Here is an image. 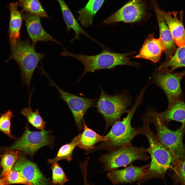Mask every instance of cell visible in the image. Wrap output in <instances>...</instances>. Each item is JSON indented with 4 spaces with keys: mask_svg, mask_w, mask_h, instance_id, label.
Returning <instances> with one entry per match:
<instances>
[{
    "mask_svg": "<svg viewBox=\"0 0 185 185\" xmlns=\"http://www.w3.org/2000/svg\"><path fill=\"white\" fill-rule=\"evenodd\" d=\"M143 121L142 125L139 128L140 133L144 135L148 141L149 147L147 152L150 156L151 161L145 177L137 182L138 185L153 178L164 180L166 173L174 160L170 151L162 144L157 136L151 130L149 123Z\"/></svg>",
    "mask_w": 185,
    "mask_h": 185,
    "instance_id": "1",
    "label": "cell"
},
{
    "mask_svg": "<svg viewBox=\"0 0 185 185\" xmlns=\"http://www.w3.org/2000/svg\"><path fill=\"white\" fill-rule=\"evenodd\" d=\"M145 90L142 89L136 97L134 105L129 109L126 116L121 121L116 122L108 134L106 140L92 150L105 149L109 151L132 145V141L140 134L139 128L133 127L131 122L136 110L143 102Z\"/></svg>",
    "mask_w": 185,
    "mask_h": 185,
    "instance_id": "2",
    "label": "cell"
},
{
    "mask_svg": "<svg viewBox=\"0 0 185 185\" xmlns=\"http://www.w3.org/2000/svg\"><path fill=\"white\" fill-rule=\"evenodd\" d=\"M101 46L103 48L102 51L96 55L75 54L68 51L64 48L63 51L60 52L61 55L75 58L83 65L84 70L79 79L89 72H93L96 70L103 69H112L120 65L137 67L139 66V63L130 60L128 57L130 53H116L104 48L103 45Z\"/></svg>",
    "mask_w": 185,
    "mask_h": 185,
    "instance_id": "3",
    "label": "cell"
},
{
    "mask_svg": "<svg viewBox=\"0 0 185 185\" xmlns=\"http://www.w3.org/2000/svg\"><path fill=\"white\" fill-rule=\"evenodd\" d=\"M158 113L155 109L149 108L146 113L142 115V120L154 124L159 140L170 151L174 159L184 157L185 149L182 138L185 126L182 125L178 130H171L161 121Z\"/></svg>",
    "mask_w": 185,
    "mask_h": 185,
    "instance_id": "4",
    "label": "cell"
},
{
    "mask_svg": "<svg viewBox=\"0 0 185 185\" xmlns=\"http://www.w3.org/2000/svg\"><path fill=\"white\" fill-rule=\"evenodd\" d=\"M35 44H31L29 39L22 40L18 39L15 44H10L11 54L7 60H14L17 63L23 82L26 85L27 89L35 69L45 56L35 51Z\"/></svg>",
    "mask_w": 185,
    "mask_h": 185,
    "instance_id": "5",
    "label": "cell"
},
{
    "mask_svg": "<svg viewBox=\"0 0 185 185\" xmlns=\"http://www.w3.org/2000/svg\"><path fill=\"white\" fill-rule=\"evenodd\" d=\"M101 94L95 105L97 113L104 118L106 127L120 121L122 115L128 111L132 103L131 97L127 90L114 95L107 94L100 87Z\"/></svg>",
    "mask_w": 185,
    "mask_h": 185,
    "instance_id": "6",
    "label": "cell"
},
{
    "mask_svg": "<svg viewBox=\"0 0 185 185\" xmlns=\"http://www.w3.org/2000/svg\"><path fill=\"white\" fill-rule=\"evenodd\" d=\"M148 148L137 147L132 145L109 151L99 158L104 171H108L118 168L126 167L134 161H146L150 159L146 154Z\"/></svg>",
    "mask_w": 185,
    "mask_h": 185,
    "instance_id": "7",
    "label": "cell"
},
{
    "mask_svg": "<svg viewBox=\"0 0 185 185\" xmlns=\"http://www.w3.org/2000/svg\"><path fill=\"white\" fill-rule=\"evenodd\" d=\"M51 131L45 130L32 131L27 124L22 135L6 150H20L24 154L33 157L39 149L45 146H51L53 138Z\"/></svg>",
    "mask_w": 185,
    "mask_h": 185,
    "instance_id": "8",
    "label": "cell"
},
{
    "mask_svg": "<svg viewBox=\"0 0 185 185\" xmlns=\"http://www.w3.org/2000/svg\"><path fill=\"white\" fill-rule=\"evenodd\" d=\"M44 75L49 81L50 85L56 88L61 98L67 104L73 114L76 124L79 129L81 131L84 128V116L90 107L95 106L97 99L84 98L67 92L57 85L46 72Z\"/></svg>",
    "mask_w": 185,
    "mask_h": 185,
    "instance_id": "9",
    "label": "cell"
},
{
    "mask_svg": "<svg viewBox=\"0 0 185 185\" xmlns=\"http://www.w3.org/2000/svg\"><path fill=\"white\" fill-rule=\"evenodd\" d=\"M152 82L161 88L167 97L168 106L179 100H183V94L180 81L183 77L178 72H166L156 70L152 73Z\"/></svg>",
    "mask_w": 185,
    "mask_h": 185,
    "instance_id": "10",
    "label": "cell"
},
{
    "mask_svg": "<svg viewBox=\"0 0 185 185\" xmlns=\"http://www.w3.org/2000/svg\"><path fill=\"white\" fill-rule=\"evenodd\" d=\"M146 9L145 5L142 0H131L103 20V23L108 25L119 22L133 23L138 22L146 15Z\"/></svg>",
    "mask_w": 185,
    "mask_h": 185,
    "instance_id": "11",
    "label": "cell"
},
{
    "mask_svg": "<svg viewBox=\"0 0 185 185\" xmlns=\"http://www.w3.org/2000/svg\"><path fill=\"white\" fill-rule=\"evenodd\" d=\"M149 165L150 163L139 166L132 164L122 170L109 171L107 176L114 184L133 183L144 178Z\"/></svg>",
    "mask_w": 185,
    "mask_h": 185,
    "instance_id": "12",
    "label": "cell"
},
{
    "mask_svg": "<svg viewBox=\"0 0 185 185\" xmlns=\"http://www.w3.org/2000/svg\"><path fill=\"white\" fill-rule=\"evenodd\" d=\"M155 10L163 18L168 26L173 39L178 47L185 45V30L183 24V12H166L156 7Z\"/></svg>",
    "mask_w": 185,
    "mask_h": 185,
    "instance_id": "13",
    "label": "cell"
},
{
    "mask_svg": "<svg viewBox=\"0 0 185 185\" xmlns=\"http://www.w3.org/2000/svg\"><path fill=\"white\" fill-rule=\"evenodd\" d=\"M12 170L18 172L32 185H50L36 165L23 155L18 158Z\"/></svg>",
    "mask_w": 185,
    "mask_h": 185,
    "instance_id": "14",
    "label": "cell"
},
{
    "mask_svg": "<svg viewBox=\"0 0 185 185\" xmlns=\"http://www.w3.org/2000/svg\"><path fill=\"white\" fill-rule=\"evenodd\" d=\"M28 33L32 43L36 44L38 41H48L53 42L61 45L62 43L54 38L44 29L41 23L40 17L27 13L22 14Z\"/></svg>",
    "mask_w": 185,
    "mask_h": 185,
    "instance_id": "15",
    "label": "cell"
},
{
    "mask_svg": "<svg viewBox=\"0 0 185 185\" xmlns=\"http://www.w3.org/2000/svg\"><path fill=\"white\" fill-rule=\"evenodd\" d=\"M164 50V46L161 38H155L154 33H153L148 36L138 54L134 57L147 59L155 63L159 61Z\"/></svg>",
    "mask_w": 185,
    "mask_h": 185,
    "instance_id": "16",
    "label": "cell"
},
{
    "mask_svg": "<svg viewBox=\"0 0 185 185\" xmlns=\"http://www.w3.org/2000/svg\"><path fill=\"white\" fill-rule=\"evenodd\" d=\"M161 121L167 126L171 121L180 122L185 126V103L183 100L177 101L170 105L167 109L160 113H158Z\"/></svg>",
    "mask_w": 185,
    "mask_h": 185,
    "instance_id": "17",
    "label": "cell"
},
{
    "mask_svg": "<svg viewBox=\"0 0 185 185\" xmlns=\"http://www.w3.org/2000/svg\"><path fill=\"white\" fill-rule=\"evenodd\" d=\"M17 2L11 3L7 6L10 12L8 35L10 43L14 44L20 39L23 18L22 13L18 9Z\"/></svg>",
    "mask_w": 185,
    "mask_h": 185,
    "instance_id": "18",
    "label": "cell"
},
{
    "mask_svg": "<svg viewBox=\"0 0 185 185\" xmlns=\"http://www.w3.org/2000/svg\"><path fill=\"white\" fill-rule=\"evenodd\" d=\"M155 11L158 24L160 38L164 46L166 61L169 60L175 53L177 49V45L164 20L157 11Z\"/></svg>",
    "mask_w": 185,
    "mask_h": 185,
    "instance_id": "19",
    "label": "cell"
},
{
    "mask_svg": "<svg viewBox=\"0 0 185 185\" xmlns=\"http://www.w3.org/2000/svg\"><path fill=\"white\" fill-rule=\"evenodd\" d=\"M58 2L62 11L64 21L66 25V29L69 31L73 29L75 33V36L70 40L71 43L77 39H80L79 35L83 34L96 42L97 41L93 38L81 27L76 19L72 13L63 0H57Z\"/></svg>",
    "mask_w": 185,
    "mask_h": 185,
    "instance_id": "20",
    "label": "cell"
},
{
    "mask_svg": "<svg viewBox=\"0 0 185 185\" xmlns=\"http://www.w3.org/2000/svg\"><path fill=\"white\" fill-rule=\"evenodd\" d=\"M105 140V136L100 135L88 128L84 121V131L81 134H80L77 146L85 150L88 153L94 149L97 143Z\"/></svg>",
    "mask_w": 185,
    "mask_h": 185,
    "instance_id": "21",
    "label": "cell"
},
{
    "mask_svg": "<svg viewBox=\"0 0 185 185\" xmlns=\"http://www.w3.org/2000/svg\"><path fill=\"white\" fill-rule=\"evenodd\" d=\"M105 0H89L86 5L77 12V20L84 27H89L92 23L94 16L102 6Z\"/></svg>",
    "mask_w": 185,
    "mask_h": 185,
    "instance_id": "22",
    "label": "cell"
},
{
    "mask_svg": "<svg viewBox=\"0 0 185 185\" xmlns=\"http://www.w3.org/2000/svg\"><path fill=\"white\" fill-rule=\"evenodd\" d=\"M185 67V45L177 48L168 60L161 64L159 71L172 73L176 69Z\"/></svg>",
    "mask_w": 185,
    "mask_h": 185,
    "instance_id": "23",
    "label": "cell"
},
{
    "mask_svg": "<svg viewBox=\"0 0 185 185\" xmlns=\"http://www.w3.org/2000/svg\"><path fill=\"white\" fill-rule=\"evenodd\" d=\"M18 2L22 13L25 12L40 17L50 18L39 0H18Z\"/></svg>",
    "mask_w": 185,
    "mask_h": 185,
    "instance_id": "24",
    "label": "cell"
},
{
    "mask_svg": "<svg viewBox=\"0 0 185 185\" xmlns=\"http://www.w3.org/2000/svg\"><path fill=\"white\" fill-rule=\"evenodd\" d=\"M80 136V134L74 137L70 143L62 146L54 158L48 159V163L53 164L63 159L70 162L72 160L73 151L79 143Z\"/></svg>",
    "mask_w": 185,
    "mask_h": 185,
    "instance_id": "25",
    "label": "cell"
},
{
    "mask_svg": "<svg viewBox=\"0 0 185 185\" xmlns=\"http://www.w3.org/2000/svg\"><path fill=\"white\" fill-rule=\"evenodd\" d=\"M31 94L29 98L28 107L24 108L21 112V113L26 119L29 123L35 128L41 130H44L46 122L40 115L38 109L33 112L30 105Z\"/></svg>",
    "mask_w": 185,
    "mask_h": 185,
    "instance_id": "26",
    "label": "cell"
},
{
    "mask_svg": "<svg viewBox=\"0 0 185 185\" xmlns=\"http://www.w3.org/2000/svg\"><path fill=\"white\" fill-rule=\"evenodd\" d=\"M18 150H8L1 155L0 166L3 169L1 175L3 177L8 175L11 172L18 159Z\"/></svg>",
    "mask_w": 185,
    "mask_h": 185,
    "instance_id": "27",
    "label": "cell"
},
{
    "mask_svg": "<svg viewBox=\"0 0 185 185\" xmlns=\"http://www.w3.org/2000/svg\"><path fill=\"white\" fill-rule=\"evenodd\" d=\"M174 165V173L171 176L173 185H185V160L181 161L175 160L173 162Z\"/></svg>",
    "mask_w": 185,
    "mask_h": 185,
    "instance_id": "28",
    "label": "cell"
},
{
    "mask_svg": "<svg viewBox=\"0 0 185 185\" xmlns=\"http://www.w3.org/2000/svg\"><path fill=\"white\" fill-rule=\"evenodd\" d=\"M51 169L52 173V184L63 185L68 181L63 170L57 162L53 164Z\"/></svg>",
    "mask_w": 185,
    "mask_h": 185,
    "instance_id": "29",
    "label": "cell"
},
{
    "mask_svg": "<svg viewBox=\"0 0 185 185\" xmlns=\"http://www.w3.org/2000/svg\"><path fill=\"white\" fill-rule=\"evenodd\" d=\"M13 116L10 110L1 114L0 117V131L10 137L15 139L10 133L11 120Z\"/></svg>",
    "mask_w": 185,
    "mask_h": 185,
    "instance_id": "30",
    "label": "cell"
},
{
    "mask_svg": "<svg viewBox=\"0 0 185 185\" xmlns=\"http://www.w3.org/2000/svg\"><path fill=\"white\" fill-rule=\"evenodd\" d=\"M4 182L8 185L11 184H21L26 185H32L18 172L12 170L10 173L3 177Z\"/></svg>",
    "mask_w": 185,
    "mask_h": 185,
    "instance_id": "31",
    "label": "cell"
},
{
    "mask_svg": "<svg viewBox=\"0 0 185 185\" xmlns=\"http://www.w3.org/2000/svg\"><path fill=\"white\" fill-rule=\"evenodd\" d=\"M3 178L1 175H0V185H8L4 182Z\"/></svg>",
    "mask_w": 185,
    "mask_h": 185,
    "instance_id": "32",
    "label": "cell"
},
{
    "mask_svg": "<svg viewBox=\"0 0 185 185\" xmlns=\"http://www.w3.org/2000/svg\"><path fill=\"white\" fill-rule=\"evenodd\" d=\"M179 74L183 77L185 76V70L183 71L179 72Z\"/></svg>",
    "mask_w": 185,
    "mask_h": 185,
    "instance_id": "33",
    "label": "cell"
}]
</instances>
